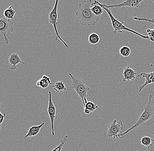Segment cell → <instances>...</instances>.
<instances>
[{
	"label": "cell",
	"mask_w": 154,
	"mask_h": 151,
	"mask_svg": "<svg viewBox=\"0 0 154 151\" xmlns=\"http://www.w3.org/2000/svg\"><path fill=\"white\" fill-rule=\"evenodd\" d=\"M92 13L96 16H100L103 12V9L99 4L93 3V6L91 8Z\"/></svg>",
	"instance_id": "19"
},
{
	"label": "cell",
	"mask_w": 154,
	"mask_h": 151,
	"mask_svg": "<svg viewBox=\"0 0 154 151\" xmlns=\"http://www.w3.org/2000/svg\"><path fill=\"white\" fill-rule=\"evenodd\" d=\"M99 35L95 33H92L88 36V42L92 45H96L100 41Z\"/></svg>",
	"instance_id": "20"
},
{
	"label": "cell",
	"mask_w": 154,
	"mask_h": 151,
	"mask_svg": "<svg viewBox=\"0 0 154 151\" xmlns=\"http://www.w3.org/2000/svg\"><path fill=\"white\" fill-rule=\"evenodd\" d=\"M13 31V23L11 20L5 18L0 19V33L3 35L6 44H9V41L7 36Z\"/></svg>",
	"instance_id": "7"
},
{
	"label": "cell",
	"mask_w": 154,
	"mask_h": 151,
	"mask_svg": "<svg viewBox=\"0 0 154 151\" xmlns=\"http://www.w3.org/2000/svg\"><path fill=\"white\" fill-rule=\"evenodd\" d=\"M152 1L154 3V0H152Z\"/></svg>",
	"instance_id": "27"
},
{
	"label": "cell",
	"mask_w": 154,
	"mask_h": 151,
	"mask_svg": "<svg viewBox=\"0 0 154 151\" xmlns=\"http://www.w3.org/2000/svg\"><path fill=\"white\" fill-rule=\"evenodd\" d=\"M6 114L5 113L2 114L0 112V127L2 126V123L4 120L5 118Z\"/></svg>",
	"instance_id": "25"
},
{
	"label": "cell",
	"mask_w": 154,
	"mask_h": 151,
	"mask_svg": "<svg viewBox=\"0 0 154 151\" xmlns=\"http://www.w3.org/2000/svg\"><path fill=\"white\" fill-rule=\"evenodd\" d=\"M68 137V135H65L64 137H63V139L60 141V144L56 148L53 150L52 151H61V150H62L63 147L64 146L65 143L67 142Z\"/></svg>",
	"instance_id": "22"
},
{
	"label": "cell",
	"mask_w": 154,
	"mask_h": 151,
	"mask_svg": "<svg viewBox=\"0 0 154 151\" xmlns=\"http://www.w3.org/2000/svg\"><path fill=\"white\" fill-rule=\"evenodd\" d=\"M133 19L136 21H145V22H149L152 23L154 24V19H150L147 18H137V17H134Z\"/></svg>",
	"instance_id": "24"
},
{
	"label": "cell",
	"mask_w": 154,
	"mask_h": 151,
	"mask_svg": "<svg viewBox=\"0 0 154 151\" xmlns=\"http://www.w3.org/2000/svg\"><path fill=\"white\" fill-rule=\"evenodd\" d=\"M139 77H143L145 78V82L144 84L142 86H140L139 87V92L142 91V90L144 89L146 86L152 84V80L154 77V71L151 73H146L143 72L137 76V78Z\"/></svg>",
	"instance_id": "11"
},
{
	"label": "cell",
	"mask_w": 154,
	"mask_h": 151,
	"mask_svg": "<svg viewBox=\"0 0 154 151\" xmlns=\"http://www.w3.org/2000/svg\"><path fill=\"white\" fill-rule=\"evenodd\" d=\"M49 94V103H48V112L51 120V124L52 135L54 136L55 132L54 129V123L55 118L56 117V109L52 100V93L49 91L48 92Z\"/></svg>",
	"instance_id": "9"
},
{
	"label": "cell",
	"mask_w": 154,
	"mask_h": 151,
	"mask_svg": "<svg viewBox=\"0 0 154 151\" xmlns=\"http://www.w3.org/2000/svg\"><path fill=\"white\" fill-rule=\"evenodd\" d=\"M52 83L48 76L46 75H43L41 79L38 80L36 83V85L38 87L46 89L48 87L49 85H52Z\"/></svg>",
	"instance_id": "14"
},
{
	"label": "cell",
	"mask_w": 154,
	"mask_h": 151,
	"mask_svg": "<svg viewBox=\"0 0 154 151\" xmlns=\"http://www.w3.org/2000/svg\"><path fill=\"white\" fill-rule=\"evenodd\" d=\"M84 108L85 113L88 115L95 111L96 110L99 108L98 106L93 103L92 101H88L87 103L85 104Z\"/></svg>",
	"instance_id": "15"
},
{
	"label": "cell",
	"mask_w": 154,
	"mask_h": 151,
	"mask_svg": "<svg viewBox=\"0 0 154 151\" xmlns=\"http://www.w3.org/2000/svg\"><path fill=\"white\" fill-rule=\"evenodd\" d=\"M153 141H154V132H153Z\"/></svg>",
	"instance_id": "26"
},
{
	"label": "cell",
	"mask_w": 154,
	"mask_h": 151,
	"mask_svg": "<svg viewBox=\"0 0 154 151\" xmlns=\"http://www.w3.org/2000/svg\"><path fill=\"white\" fill-rule=\"evenodd\" d=\"M9 63L11 65L10 68L11 70H15L17 69V65L19 63L25 64V62L22 61L17 53H12L9 58Z\"/></svg>",
	"instance_id": "12"
},
{
	"label": "cell",
	"mask_w": 154,
	"mask_h": 151,
	"mask_svg": "<svg viewBox=\"0 0 154 151\" xmlns=\"http://www.w3.org/2000/svg\"><path fill=\"white\" fill-rule=\"evenodd\" d=\"M123 124L122 121L117 122L116 120L112 121L108 125L107 130V137L109 138L118 139L120 135L123 133Z\"/></svg>",
	"instance_id": "6"
},
{
	"label": "cell",
	"mask_w": 154,
	"mask_h": 151,
	"mask_svg": "<svg viewBox=\"0 0 154 151\" xmlns=\"http://www.w3.org/2000/svg\"><path fill=\"white\" fill-rule=\"evenodd\" d=\"M53 89L57 92H61L66 90V88L64 82L62 81L56 82L53 86Z\"/></svg>",
	"instance_id": "16"
},
{
	"label": "cell",
	"mask_w": 154,
	"mask_h": 151,
	"mask_svg": "<svg viewBox=\"0 0 154 151\" xmlns=\"http://www.w3.org/2000/svg\"><path fill=\"white\" fill-rule=\"evenodd\" d=\"M102 8L106 11L107 13L108 14L109 16V18H110L112 24V27H113V29H114V34L116 33V32L118 33H122L123 32V30H126V31H129V32H132L134 34H135L136 35H138L140 37H141L144 39H149V37L148 36H145V35H143L140 34L137 31L135 30H133L130 29V28H127L126 26L124 25V22H120V21H118V20L114 18V16L112 15V13L111 12L110 9L107 7H102Z\"/></svg>",
	"instance_id": "4"
},
{
	"label": "cell",
	"mask_w": 154,
	"mask_h": 151,
	"mask_svg": "<svg viewBox=\"0 0 154 151\" xmlns=\"http://www.w3.org/2000/svg\"><path fill=\"white\" fill-rule=\"evenodd\" d=\"M58 3V0H57V1H55L54 8H53V10L51 12L49 13V15H48V16H49V22L53 25V27H54V29L55 32V34L56 35L55 39L56 41H57L58 39H59L66 47H67V48H69V46L63 40L60 35L59 34L58 32L57 29L58 19L57 8Z\"/></svg>",
	"instance_id": "5"
},
{
	"label": "cell",
	"mask_w": 154,
	"mask_h": 151,
	"mask_svg": "<svg viewBox=\"0 0 154 151\" xmlns=\"http://www.w3.org/2000/svg\"><path fill=\"white\" fill-rule=\"evenodd\" d=\"M143 0H127L121 3L118 4H113V5H106L105 4H101L97 1H94V3L96 4H99L101 7H105L108 8H118V7H138L140 4Z\"/></svg>",
	"instance_id": "8"
},
{
	"label": "cell",
	"mask_w": 154,
	"mask_h": 151,
	"mask_svg": "<svg viewBox=\"0 0 154 151\" xmlns=\"http://www.w3.org/2000/svg\"><path fill=\"white\" fill-rule=\"evenodd\" d=\"M68 75L71 77L72 81V88L75 90L77 94L82 99L84 106L87 103L88 94V92L89 90V88L86 86L85 82L82 81L79 78H75L73 76L71 73L68 74Z\"/></svg>",
	"instance_id": "3"
},
{
	"label": "cell",
	"mask_w": 154,
	"mask_h": 151,
	"mask_svg": "<svg viewBox=\"0 0 154 151\" xmlns=\"http://www.w3.org/2000/svg\"><path fill=\"white\" fill-rule=\"evenodd\" d=\"M146 32L148 33L149 40L152 42H154V28L152 29H147Z\"/></svg>",
	"instance_id": "23"
},
{
	"label": "cell",
	"mask_w": 154,
	"mask_h": 151,
	"mask_svg": "<svg viewBox=\"0 0 154 151\" xmlns=\"http://www.w3.org/2000/svg\"><path fill=\"white\" fill-rule=\"evenodd\" d=\"M131 48L127 46L122 47L120 49V54L123 57H128L131 54Z\"/></svg>",
	"instance_id": "21"
},
{
	"label": "cell",
	"mask_w": 154,
	"mask_h": 151,
	"mask_svg": "<svg viewBox=\"0 0 154 151\" xmlns=\"http://www.w3.org/2000/svg\"><path fill=\"white\" fill-rule=\"evenodd\" d=\"M152 95L150 94L149 96V100L147 104L144 106V110L142 114L139 116L137 122L133 126L128 129L126 132L123 133L119 136V138H123L125 137V135L134 129L136 128L139 127L140 125L144 124L145 122L149 121V119L154 115V106L152 103Z\"/></svg>",
	"instance_id": "2"
},
{
	"label": "cell",
	"mask_w": 154,
	"mask_h": 151,
	"mask_svg": "<svg viewBox=\"0 0 154 151\" xmlns=\"http://www.w3.org/2000/svg\"><path fill=\"white\" fill-rule=\"evenodd\" d=\"M45 125V122H43L40 125L37 126H33L29 129L27 134L24 136V138L35 136L38 135L40 129Z\"/></svg>",
	"instance_id": "13"
},
{
	"label": "cell",
	"mask_w": 154,
	"mask_h": 151,
	"mask_svg": "<svg viewBox=\"0 0 154 151\" xmlns=\"http://www.w3.org/2000/svg\"><path fill=\"white\" fill-rule=\"evenodd\" d=\"M93 3L91 0H86L79 4V9L75 15L82 25H94L100 19V16H96L91 11Z\"/></svg>",
	"instance_id": "1"
},
{
	"label": "cell",
	"mask_w": 154,
	"mask_h": 151,
	"mask_svg": "<svg viewBox=\"0 0 154 151\" xmlns=\"http://www.w3.org/2000/svg\"><path fill=\"white\" fill-rule=\"evenodd\" d=\"M137 72L133 69L128 66L124 69L123 81H133L137 78Z\"/></svg>",
	"instance_id": "10"
},
{
	"label": "cell",
	"mask_w": 154,
	"mask_h": 151,
	"mask_svg": "<svg viewBox=\"0 0 154 151\" xmlns=\"http://www.w3.org/2000/svg\"><path fill=\"white\" fill-rule=\"evenodd\" d=\"M12 7L13 6H10L7 9H5L4 12V15L5 18L11 20L14 19V15L15 14V11L13 10Z\"/></svg>",
	"instance_id": "18"
},
{
	"label": "cell",
	"mask_w": 154,
	"mask_h": 151,
	"mask_svg": "<svg viewBox=\"0 0 154 151\" xmlns=\"http://www.w3.org/2000/svg\"><path fill=\"white\" fill-rule=\"evenodd\" d=\"M153 139H152L149 136H144L142 137L141 140L140 141V143L144 147H147L148 149H150V147L152 146V142Z\"/></svg>",
	"instance_id": "17"
}]
</instances>
